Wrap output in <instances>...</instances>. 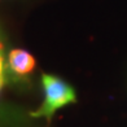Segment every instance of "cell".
<instances>
[{
  "label": "cell",
  "mask_w": 127,
  "mask_h": 127,
  "mask_svg": "<svg viewBox=\"0 0 127 127\" xmlns=\"http://www.w3.org/2000/svg\"><path fill=\"white\" fill-rule=\"evenodd\" d=\"M42 83L44 88V101L38 110L30 114L31 117H44L47 121H51L56 110H59L60 108L67 104L77 101V95L74 88L61 78L51 75V74H43Z\"/></svg>",
  "instance_id": "1"
},
{
  "label": "cell",
  "mask_w": 127,
  "mask_h": 127,
  "mask_svg": "<svg viewBox=\"0 0 127 127\" xmlns=\"http://www.w3.org/2000/svg\"><path fill=\"white\" fill-rule=\"evenodd\" d=\"M8 65L14 74L25 77L35 69V59L25 49H13L9 52Z\"/></svg>",
  "instance_id": "2"
}]
</instances>
